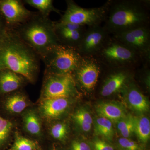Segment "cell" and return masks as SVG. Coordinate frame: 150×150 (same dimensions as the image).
<instances>
[{"label": "cell", "instance_id": "ffe728a7", "mask_svg": "<svg viewBox=\"0 0 150 150\" xmlns=\"http://www.w3.org/2000/svg\"><path fill=\"white\" fill-rule=\"evenodd\" d=\"M46 139L64 143L69 136V128L65 121L57 120L45 124Z\"/></svg>", "mask_w": 150, "mask_h": 150}, {"label": "cell", "instance_id": "6da1fadb", "mask_svg": "<svg viewBox=\"0 0 150 150\" xmlns=\"http://www.w3.org/2000/svg\"><path fill=\"white\" fill-rule=\"evenodd\" d=\"M40 59L13 30L7 29L0 42V70H10L34 84L40 72Z\"/></svg>", "mask_w": 150, "mask_h": 150}, {"label": "cell", "instance_id": "ac0fdd59", "mask_svg": "<svg viewBox=\"0 0 150 150\" xmlns=\"http://www.w3.org/2000/svg\"><path fill=\"white\" fill-rule=\"evenodd\" d=\"M18 129V121L16 119L5 118L0 114V150L8 149Z\"/></svg>", "mask_w": 150, "mask_h": 150}, {"label": "cell", "instance_id": "83f0119b", "mask_svg": "<svg viewBox=\"0 0 150 150\" xmlns=\"http://www.w3.org/2000/svg\"><path fill=\"white\" fill-rule=\"evenodd\" d=\"M118 144L122 150H143L142 147L138 143L129 138H120Z\"/></svg>", "mask_w": 150, "mask_h": 150}, {"label": "cell", "instance_id": "8fae6325", "mask_svg": "<svg viewBox=\"0 0 150 150\" xmlns=\"http://www.w3.org/2000/svg\"><path fill=\"white\" fill-rule=\"evenodd\" d=\"M35 104L23 89L0 97V114L5 118L16 119Z\"/></svg>", "mask_w": 150, "mask_h": 150}, {"label": "cell", "instance_id": "277c9868", "mask_svg": "<svg viewBox=\"0 0 150 150\" xmlns=\"http://www.w3.org/2000/svg\"><path fill=\"white\" fill-rule=\"evenodd\" d=\"M94 57L108 68L134 67L143 64L134 51L111 36Z\"/></svg>", "mask_w": 150, "mask_h": 150}, {"label": "cell", "instance_id": "cb8c5ba5", "mask_svg": "<svg viewBox=\"0 0 150 150\" xmlns=\"http://www.w3.org/2000/svg\"><path fill=\"white\" fill-rule=\"evenodd\" d=\"M71 118L82 131L88 132L91 130L93 120L90 112L84 108H79L75 110L72 114Z\"/></svg>", "mask_w": 150, "mask_h": 150}, {"label": "cell", "instance_id": "d6986e66", "mask_svg": "<svg viewBox=\"0 0 150 150\" xmlns=\"http://www.w3.org/2000/svg\"><path fill=\"white\" fill-rule=\"evenodd\" d=\"M129 106L133 110L140 113L148 112L149 110V103L138 88L133 84H129L124 89Z\"/></svg>", "mask_w": 150, "mask_h": 150}, {"label": "cell", "instance_id": "5bb4252c", "mask_svg": "<svg viewBox=\"0 0 150 150\" xmlns=\"http://www.w3.org/2000/svg\"><path fill=\"white\" fill-rule=\"evenodd\" d=\"M73 98H61L37 101L35 105L44 124L62 118L69 110Z\"/></svg>", "mask_w": 150, "mask_h": 150}, {"label": "cell", "instance_id": "8992f818", "mask_svg": "<svg viewBox=\"0 0 150 150\" xmlns=\"http://www.w3.org/2000/svg\"><path fill=\"white\" fill-rule=\"evenodd\" d=\"M67 9L59 21L87 27L101 25L107 16L109 2L99 7L84 8L72 0L66 1Z\"/></svg>", "mask_w": 150, "mask_h": 150}, {"label": "cell", "instance_id": "4fadbf2b", "mask_svg": "<svg viewBox=\"0 0 150 150\" xmlns=\"http://www.w3.org/2000/svg\"><path fill=\"white\" fill-rule=\"evenodd\" d=\"M110 35L102 25L87 27L77 50L82 57L94 56Z\"/></svg>", "mask_w": 150, "mask_h": 150}, {"label": "cell", "instance_id": "f1b7e54d", "mask_svg": "<svg viewBox=\"0 0 150 150\" xmlns=\"http://www.w3.org/2000/svg\"><path fill=\"white\" fill-rule=\"evenodd\" d=\"M70 150H91L89 145L83 141L73 140L70 144Z\"/></svg>", "mask_w": 150, "mask_h": 150}, {"label": "cell", "instance_id": "30bf717a", "mask_svg": "<svg viewBox=\"0 0 150 150\" xmlns=\"http://www.w3.org/2000/svg\"><path fill=\"white\" fill-rule=\"evenodd\" d=\"M18 118L19 126L23 135L40 144L46 139L45 124L35 104L27 108Z\"/></svg>", "mask_w": 150, "mask_h": 150}, {"label": "cell", "instance_id": "2e32d148", "mask_svg": "<svg viewBox=\"0 0 150 150\" xmlns=\"http://www.w3.org/2000/svg\"><path fill=\"white\" fill-rule=\"evenodd\" d=\"M55 33L60 44L76 48L87 27L79 25L54 21Z\"/></svg>", "mask_w": 150, "mask_h": 150}, {"label": "cell", "instance_id": "7a4b0ae2", "mask_svg": "<svg viewBox=\"0 0 150 150\" xmlns=\"http://www.w3.org/2000/svg\"><path fill=\"white\" fill-rule=\"evenodd\" d=\"M108 2L107 15L103 26L110 35L149 25L150 1L122 0Z\"/></svg>", "mask_w": 150, "mask_h": 150}, {"label": "cell", "instance_id": "5b68a950", "mask_svg": "<svg viewBox=\"0 0 150 150\" xmlns=\"http://www.w3.org/2000/svg\"><path fill=\"white\" fill-rule=\"evenodd\" d=\"M82 58L76 48L59 44L52 46L40 59L45 64V71L57 74H71Z\"/></svg>", "mask_w": 150, "mask_h": 150}, {"label": "cell", "instance_id": "484cf974", "mask_svg": "<svg viewBox=\"0 0 150 150\" xmlns=\"http://www.w3.org/2000/svg\"><path fill=\"white\" fill-rule=\"evenodd\" d=\"M23 2L38 10L42 15L49 17L52 12L61 14V11L54 7L52 0H25Z\"/></svg>", "mask_w": 150, "mask_h": 150}, {"label": "cell", "instance_id": "52a82bcc", "mask_svg": "<svg viewBox=\"0 0 150 150\" xmlns=\"http://www.w3.org/2000/svg\"><path fill=\"white\" fill-rule=\"evenodd\" d=\"M71 74H57L44 71L40 96L37 101L51 98H74L77 95Z\"/></svg>", "mask_w": 150, "mask_h": 150}, {"label": "cell", "instance_id": "9a60e30c", "mask_svg": "<svg viewBox=\"0 0 150 150\" xmlns=\"http://www.w3.org/2000/svg\"><path fill=\"white\" fill-rule=\"evenodd\" d=\"M133 68H112L113 71L103 81L100 92V95L104 97L110 96L126 88L130 78V70Z\"/></svg>", "mask_w": 150, "mask_h": 150}, {"label": "cell", "instance_id": "603a6c76", "mask_svg": "<svg viewBox=\"0 0 150 150\" xmlns=\"http://www.w3.org/2000/svg\"><path fill=\"white\" fill-rule=\"evenodd\" d=\"M134 133L139 140L145 144L149 140L150 137V121L144 116H134Z\"/></svg>", "mask_w": 150, "mask_h": 150}, {"label": "cell", "instance_id": "4dcf8cb0", "mask_svg": "<svg viewBox=\"0 0 150 150\" xmlns=\"http://www.w3.org/2000/svg\"><path fill=\"white\" fill-rule=\"evenodd\" d=\"M5 22L0 14V42L2 40L7 30Z\"/></svg>", "mask_w": 150, "mask_h": 150}, {"label": "cell", "instance_id": "e0dca14e", "mask_svg": "<svg viewBox=\"0 0 150 150\" xmlns=\"http://www.w3.org/2000/svg\"><path fill=\"white\" fill-rule=\"evenodd\" d=\"M29 82L23 76L8 69L0 70V97L24 89Z\"/></svg>", "mask_w": 150, "mask_h": 150}, {"label": "cell", "instance_id": "7c38bea8", "mask_svg": "<svg viewBox=\"0 0 150 150\" xmlns=\"http://www.w3.org/2000/svg\"><path fill=\"white\" fill-rule=\"evenodd\" d=\"M34 12L25 7L23 1L0 0V14L5 22L7 29H14L24 23Z\"/></svg>", "mask_w": 150, "mask_h": 150}, {"label": "cell", "instance_id": "1f68e13d", "mask_svg": "<svg viewBox=\"0 0 150 150\" xmlns=\"http://www.w3.org/2000/svg\"><path fill=\"white\" fill-rule=\"evenodd\" d=\"M49 150H59L57 149H56V148L54 147H52V148H50V149H49Z\"/></svg>", "mask_w": 150, "mask_h": 150}, {"label": "cell", "instance_id": "44dd1931", "mask_svg": "<svg viewBox=\"0 0 150 150\" xmlns=\"http://www.w3.org/2000/svg\"><path fill=\"white\" fill-rule=\"evenodd\" d=\"M97 113L99 117L116 123L126 115L124 108L120 105L110 102H101L97 105Z\"/></svg>", "mask_w": 150, "mask_h": 150}, {"label": "cell", "instance_id": "d4e9b609", "mask_svg": "<svg viewBox=\"0 0 150 150\" xmlns=\"http://www.w3.org/2000/svg\"><path fill=\"white\" fill-rule=\"evenodd\" d=\"M94 133L108 140H112L114 136V130L112 122L106 118L99 117L94 123Z\"/></svg>", "mask_w": 150, "mask_h": 150}, {"label": "cell", "instance_id": "ba28073f", "mask_svg": "<svg viewBox=\"0 0 150 150\" xmlns=\"http://www.w3.org/2000/svg\"><path fill=\"white\" fill-rule=\"evenodd\" d=\"M112 37L134 51L140 57L143 64H149V25L129 30Z\"/></svg>", "mask_w": 150, "mask_h": 150}, {"label": "cell", "instance_id": "9c48e42d", "mask_svg": "<svg viewBox=\"0 0 150 150\" xmlns=\"http://www.w3.org/2000/svg\"><path fill=\"white\" fill-rule=\"evenodd\" d=\"M103 67L94 56L82 57L79 66L71 74L76 86L79 85L88 92L93 91L98 82Z\"/></svg>", "mask_w": 150, "mask_h": 150}, {"label": "cell", "instance_id": "f546056e", "mask_svg": "<svg viewBox=\"0 0 150 150\" xmlns=\"http://www.w3.org/2000/svg\"><path fill=\"white\" fill-rule=\"evenodd\" d=\"M93 147L94 150H114L112 146L105 141L99 139L94 140Z\"/></svg>", "mask_w": 150, "mask_h": 150}, {"label": "cell", "instance_id": "7402d4cb", "mask_svg": "<svg viewBox=\"0 0 150 150\" xmlns=\"http://www.w3.org/2000/svg\"><path fill=\"white\" fill-rule=\"evenodd\" d=\"M7 150H43V148L40 143L25 136L18 129L11 145Z\"/></svg>", "mask_w": 150, "mask_h": 150}, {"label": "cell", "instance_id": "4316f807", "mask_svg": "<svg viewBox=\"0 0 150 150\" xmlns=\"http://www.w3.org/2000/svg\"><path fill=\"white\" fill-rule=\"evenodd\" d=\"M116 123L117 129L122 137L129 138L134 134V118L133 115H126Z\"/></svg>", "mask_w": 150, "mask_h": 150}, {"label": "cell", "instance_id": "3957f363", "mask_svg": "<svg viewBox=\"0 0 150 150\" xmlns=\"http://www.w3.org/2000/svg\"><path fill=\"white\" fill-rule=\"evenodd\" d=\"M12 30L40 58L52 46L60 44L55 33L54 21L38 11L34 12L24 23Z\"/></svg>", "mask_w": 150, "mask_h": 150}]
</instances>
